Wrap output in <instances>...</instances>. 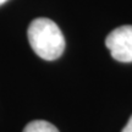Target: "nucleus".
I'll return each instance as SVG.
<instances>
[{"label":"nucleus","mask_w":132,"mask_h":132,"mask_svg":"<svg viewBox=\"0 0 132 132\" xmlns=\"http://www.w3.org/2000/svg\"><path fill=\"white\" fill-rule=\"evenodd\" d=\"M28 42L33 52L48 61L56 60L65 50V38L54 21L45 17L33 20L27 29Z\"/></svg>","instance_id":"nucleus-1"},{"label":"nucleus","mask_w":132,"mask_h":132,"mask_svg":"<svg viewBox=\"0 0 132 132\" xmlns=\"http://www.w3.org/2000/svg\"><path fill=\"white\" fill-rule=\"evenodd\" d=\"M105 45L111 56L120 62H132V26L118 27L108 34Z\"/></svg>","instance_id":"nucleus-2"},{"label":"nucleus","mask_w":132,"mask_h":132,"mask_svg":"<svg viewBox=\"0 0 132 132\" xmlns=\"http://www.w3.org/2000/svg\"><path fill=\"white\" fill-rule=\"evenodd\" d=\"M22 132H59V130L48 121L34 120L27 123Z\"/></svg>","instance_id":"nucleus-3"},{"label":"nucleus","mask_w":132,"mask_h":132,"mask_svg":"<svg viewBox=\"0 0 132 132\" xmlns=\"http://www.w3.org/2000/svg\"><path fill=\"white\" fill-rule=\"evenodd\" d=\"M121 132H132V115H131V118L128 119L126 126L122 128V131H121Z\"/></svg>","instance_id":"nucleus-4"},{"label":"nucleus","mask_w":132,"mask_h":132,"mask_svg":"<svg viewBox=\"0 0 132 132\" xmlns=\"http://www.w3.org/2000/svg\"><path fill=\"white\" fill-rule=\"evenodd\" d=\"M6 1H7V0H0V5H3L4 3H6Z\"/></svg>","instance_id":"nucleus-5"}]
</instances>
